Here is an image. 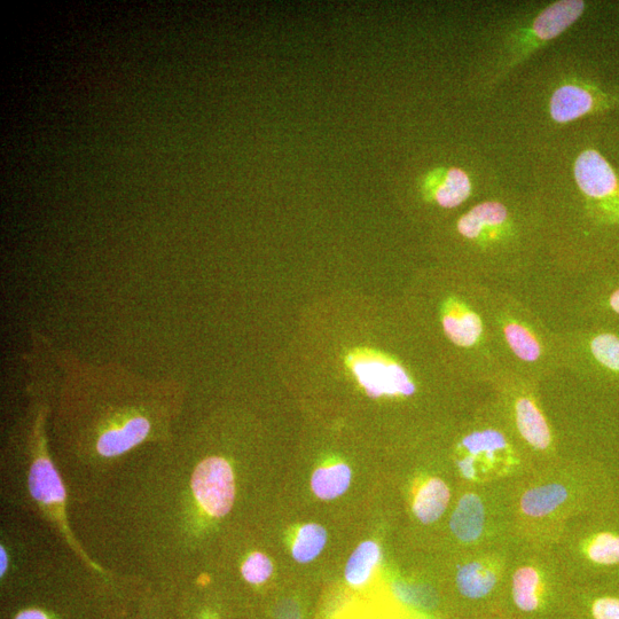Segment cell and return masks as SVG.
<instances>
[{
	"instance_id": "cell-7",
	"label": "cell",
	"mask_w": 619,
	"mask_h": 619,
	"mask_svg": "<svg viewBox=\"0 0 619 619\" xmlns=\"http://www.w3.org/2000/svg\"><path fill=\"white\" fill-rule=\"evenodd\" d=\"M558 339L561 371L619 391V328L576 325Z\"/></svg>"
},
{
	"instance_id": "cell-2",
	"label": "cell",
	"mask_w": 619,
	"mask_h": 619,
	"mask_svg": "<svg viewBox=\"0 0 619 619\" xmlns=\"http://www.w3.org/2000/svg\"><path fill=\"white\" fill-rule=\"evenodd\" d=\"M574 188L540 195L545 255L571 277L619 268V177L595 150L577 156Z\"/></svg>"
},
{
	"instance_id": "cell-23",
	"label": "cell",
	"mask_w": 619,
	"mask_h": 619,
	"mask_svg": "<svg viewBox=\"0 0 619 619\" xmlns=\"http://www.w3.org/2000/svg\"><path fill=\"white\" fill-rule=\"evenodd\" d=\"M15 619H49V618H47L46 615L42 613V611L33 609V610L23 611V613L18 615V617Z\"/></svg>"
},
{
	"instance_id": "cell-4",
	"label": "cell",
	"mask_w": 619,
	"mask_h": 619,
	"mask_svg": "<svg viewBox=\"0 0 619 619\" xmlns=\"http://www.w3.org/2000/svg\"><path fill=\"white\" fill-rule=\"evenodd\" d=\"M442 281L432 309L446 362L461 381L488 387L501 370L489 321L488 286L453 271Z\"/></svg>"
},
{
	"instance_id": "cell-19",
	"label": "cell",
	"mask_w": 619,
	"mask_h": 619,
	"mask_svg": "<svg viewBox=\"0 0 619 619\" xmlns=\"http://www.w3.org/2000/svg\"><path fill=\"white\" fill-rule=\"evenodd\" d=\"M380 558V547L374 542L360 544L347 563V582L352 586L365 585L371 578Z\"/></svg>"
},
{
	"instance_id": "cell-16",
	"label": "cell",
	"mask_w": 619,
	"mask_h": 619,
	"mask_svg": "<svg viewBox=\"0 0 619 619\" xmlns=\"http://www.w3.org/2000/svg\"><path fill=\"white\" fill-rule=\"evenodd\" d=\"M498 582L496 571L482 562H470L461 567L457 574V586L468 599L487 597Z\"/></svg>"
},
{
	"instance_id": "cell-20",
	"label": "cell",
	"mask_w": 619,
	"mask_h": 619,
	"mask_svg": "<svg viewBox=\"0 0 619 619\" xmlns=\"http://www.w3.org/2000/svg\"><path fill=\"white\" fill-rule=\"evenodd\" d=\"M540 577L532 567H523L516 571L513 577V599L515 605L526 613H531L539 607Z\"/></svg>"
},
{
	"instance_id": "cell-17",
	"label": "cell",
	"mask_w": 619,
	"mask_h": 619,
	"mask_svg": "<svg viewBox=\"0 0 619 619\" xmlns=\"http://www.w3.org/2000/svg\"><path fill=\"white\" fill-rule=\"evenodd\" d=\"M568 499V491L558 483L546 484L524 493L522 512L531 517H544L558 509Z\"/></svg>"
},
{
	"instance_id": "cell-13",
	"label": "cell",
	"mask_w": 619,
	"mask_h": 619,
	"mask_svg": "<svg viewBox=\"0 0 619 619\" xmlns=\"http://www.w3.org/2000/svg\"><path fill=\"white\" fill-rule=\"evenodd\" d=\"M485 194L477 190L476 184L464 169L450 168L436 171L430 176L423 198L435 203L438 208L451 211L461 208L465 210L469 201H479Z\"/></svg>"
},
{
	"instance_id": "cell-18",
	"label": "cell",
	"mask_w": 619,
	"mask_h": 619,
	"mask_svg": "<svg viewBox=\"0 0 619 619\" xmlns=\"http://www.w3.org/2000/svg\"><path fill=\"white\" fill-rule=\"evenodd\" d=\"M350 482V468L346 464H336L317 469L312 476L311 487L318 498L333 500L348 490Z\"/></svg>"
},
{
	"instance_id": "cell-3",
	"label": "cell",
	"mask_w": 619,
	"mask_h": 619,
	"mask_svg": "<svg viewBox=\"0 0 619 619\" xmlns=\"http://www.w3.org/2000/svg\"><path fill=\"white\" fill-rule=\"evenodd\" d=\"M452 269L483 285L508 288L545 255L539 198L485 194L454 219Z\"/></svg>"
},
{
	"instance_id": "cell-14",
	"label": "cell",
	"mask_w": 619,
	"mask_h": 619,
	"mask_svg": "<svg viewBox=\"0 0 619 619\" xmlns=\"http://www.w3.org/2000/svg\"><path fill=\"white\" fill-rule=\"evenodd\" d=\"M484 505L475 493L462 497L451 517L450 527L458 539L465 543L476 542L483 534Z\"/></svg>"
},
{
	"instance_id": "cell-11",
	"label": "cell",
	"mask_w": 619,
	"mask_h": 619,
	"mask_svg": "<svg viewBox=\"0 0 619 619\" xmlns=\"http://www.w3.org/2000/svg\"><path fill=\"white\" fill-rule=\"evenodd\" d=\"M192 489L205 511L214 517L230 513L234 503V476L229 462L211 457L200 462L193 474Z\"/></svg>"
},
{
	"instance_id": "cell-24",
	"label": "cell",
	"mask_w": 619,
	"mask_h": 619,
	"mask_svg": "<svg viewBox=\"0 0 619 619\" xmlns=\"http://www.w3.org/2000/svg\"><path fill=\"white\" fill-rule=\"evenodd\" d=\"M6 568H7V556L4 551V548L2 547V576H4Z\"/></svg>"
},
{
	"instance_id": "cell-21",
	"label": "cell",
	"mask_w": 619,
	"mask_h": 619,
	"mask_svg": "<svg viewBox=\"0 0 619 619\" xmlns=\"http://www.w3.org/2000/svg\"><path fill=\"white\" fill-rule=\"evenodd\" d=\"M327 543V532L319 524H305L295 538L293 556L297 562L309 563L323 552Z\"/></svg>"
},
{
	"instance_id": "cell-9",
	"label": "cell",
	"mask_w": 619,
	"mask_h": 619,
	"mask_svg": "<svg viewBox=\"0 0 619 619\" xmlns=\"http://www.w3.org/2000/svg\"><path fill=\"white\" fill-rule=\"evenodd\" d=\"M348 362L371 397L411 398L418 393L415 374L402 360L376 351L360 350L352 354Z\"/></svg>"
},
{
	"instance_id": "cell-22",
	"label": "cell",
	"mask_w": 619,
	"mask_h": 619,
	"mask_svg": "<svg viewBox=\"0 0 619 619\" xmlns=\"http://www.w3.org/2000/svg\"><path fill=\"white\" fill-rule=\"evenodd\" d=\"M272 574L273 564L268 556L262 553L250 555L242 566V575L250 584H263L268 581Z\"/></svg>"
},
{
	"instance_id": "cell-6",
	"label": "cell",
	"mask_w": 619,
	"mask_h": 619,
	"mask_svg": "<svg viewBox=\"0 0 619 619\" xmlns=\"http://www.w3.org/2000/svg\"><path fill=\"white\" fill-rule=\"evenodd\" d=\"M585 9V2L560 0L522 18V22L513 23L492 44L476 70V88L483 93L496 88L523 61L573 27Z\"/></svg>"
},
{
	"instance_id": "cell-1",
	"label": "cell",
	"mask_w": 619,
	"mask_h": 619,
	"mask_svg": "<svg viewBox=\"0 0 619 619\" xmlns=\"http://www.w3.org/2000/svg\"><path fill=\"white\" fill-rule=\"evenodd\" d=\"M61 430L76 448L112 459L146 442L164 440L180 410L177 380H151L116 363L92 364L58 350Z\"/></svg>"
},
{
	"instance_id": "cell-15",
	"label": "cell",
	"mask_w": 619,
	"mask_h": 619,
	"mask_svg": "<svg viewBox=\"0 0 619 619\" xmlns=\"http://www.w3.org/2000/svg\"><path fill=\"white\" fill-rule=\"evenodd\" d=\"M450 490L440 479H430L415 496L413 512L425 524L436 522L450 503Z\"/></svg>"
},
{
	"instance_id": "cell-5",
	"label": "cell",
	"mask_w": 619,
	"mask_h": 619,
	"mask_svg": "<svg viewBox=\"0 0 619 619\" xmlns=\"http://www.w3.org/2000/svg\"><path fill=\"white\" fill-rule=\"evenodd\" d=\"M487 303L501 370L539 383L561 371L558 331L508 288L488 286Z\"/></svg>"
},
{
	"instance_id": "cell-12",
	"label": "cell",
	"mask_w": 619,
	"mask_h": 619,
	"mask_svg": "<svg viewBox=\"0 0 619 619\" xmlns=\"http://www.w3.org/2000/svg\"><path fill=\"white\" fill-rule=\"evenodd\" d=\"M611 104L608 94L581 78H568L552 91L548 114L556 124H569L602 111Z\"/></svg>"
},
{
	"instance_id": "cell-10",
	"label": "cell",
	"mask_w": 619,
	"mask_h": 619,
	"mask_svg": "<svg viewBox=\"0 0 619 619\" xmlns=\"http://www.w3.org/2000/svg\"><path fill=\"white\" fill-rule=\"evenodd\" d=\"M574 300L577 325L619 328V268L583 278Z\"/></svg>"
},
{
	"instance_id": "cell-8",
	"label": "cell",
	"mask_w": 619,
	"mask_h": 619,
	"mask_svg": "<svg viewBox=\"0 0 619 619\" xmlns=\"http://www.w3.org/2000/svg\"><path fill=\"white\" fill-rule=\"evenodd\" d=\"M507 425L517 438L536 452L551 451L553 434L544 412L540 409V383L507 370H500L488 386Z\"/></svg>"
}]
</instances>
